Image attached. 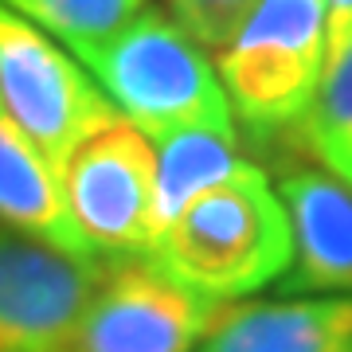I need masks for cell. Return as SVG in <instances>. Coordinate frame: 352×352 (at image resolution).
<instances>
[{
    "label": "cell",
    "instance_id": "5b68a950",
    "mask_svg": "<svg viewBox=\"0 0 352 352\" xmlns=\"http://www.w3.org/2000/svg\"><path fill=\"white\" fill-rule=\"evenodd\" d=\"M63 208L94 263L149 258L157 149L138 126L113 118L55 173Z\"/></svg>",
    "mask_w": 352,
    "mask_h": 352
},
{
    "label": "cell",
    "instance_id": "52a82bcc",
    "mask_svg": "<svg viewBox=\"0 0 352 352\" xmlns=\"http://www.w3.org/2000/svg\"><path fill=\"white\" fill-rule=\"evenodd\" d=\"M102 266L0 223V352H67Z\"/></svg>",
    "mask_w": 352,
    "mask_h": 352
},
{
    "label": "cell",
    "instance_id": "3957f363",
    "mask_svg": "<svg viewBox=\"0 0 352 352\" xmlns=\"http://www.w3.org/2000/svg\"><path fill=\"white\" fill-rule=\"evenodd\" d=\"M215 75L251 141L302 138L325 78V0H258Z\"/></svg>",
    "mask_w": 352,
    "mask_h": 352
},
{
    "label": "cell",
    "instance_id": "ba28073f",
    "mask_svg": "<svg viewBox=\"0 0 352 352\" xmlns=\"http://www.w3.org/2000/svg\"><path fill=\"white\" fill-rule=\"evenodd\" d=\"M274 188L289 219L282 298L352 294V184L329 168H286Z\"/></svg>",
    "mask_w": 352,
    "mask_h": 352
},
{
    "label": "cell",
    "instance_id": "7a4b0ae2",
    "mask_svg": "<svg viewBox=\"0 0 352 352\" xmlns=\"http://www.w3.org/2000/svg\"><path fill=\"white\" fill-rule=\"evenodd\" d=\"M78 63L113 110L149 141L192 126L235 133V113L208 51L196 47L184 28L153 4L90 47Z\"/></svg>",
    "mask_w": 352,
    "mask_h": 352
},
{
    "label": "cell",
    "instance_id": "8fae6325",
    "mask_svg": "<svg viewBox=\"0 0 352 352\" xmlns=\"http://www.w3.org/2000/svg\"><path fill=\"white\" fill-rule=\"evenodd\" d=\"M157 149V180H153V239L164 223H173L200 192L231 180L247 168L239 149V133L219 129H173L164 138H153Z\"/></svg>",
    "mask_w": 352,
    "mask_h": 352
},
{
    "label": "cell",
    "instance_id": "9c48e42d",
    "mask_svg": "<svg viewBox=\"0 0 352 352\" xmlns=\"http://www.w3.org/2000/svg\"><path fill=\"white\" fill-rule=\"evenodd\" d=\"M200 352H352V294L231 302Z\"/></svg>",
    "mask_w": 352,
    "mask_h": 352
},
{
    "label": "cell",
    "instance_id": "7c38bea8",
    "mask_svg": "<svg viewBox=\"0 0 352 352\" xmlns=\"http://www.w3.org/2000/svg\"><path fill=\"white\" fill-rule=\"evenodd\" d=\"M0 4L43 28L75 59H82L90 47H98L126 20H133L149 0H0Z\"/></svg>",
    "mask_w": 352,
    "mask_h": 352
},
{
    "label": "cell",
    "instance_id": "8992f818",
    "mask_svg": "<svg viewBox=\"0 0 352 352\" xmlns=\"http://www.w3.org/2000/svg\"><path fill=\"white\" fill-rule=\"evenodd\" d=\"M227 305L188 289L149 258L102 263L67 352H200Z\"/></svg>",
    "mask_w": 352,
    "mask_h": 352
},
{
    "label": "cell",
    "instance_id": "30bf717a",
    "mask_svg": "<svg viewBox=\"0 0 352 352\" xmlns=\"http://www.w3.org/2000/svg\"><path fill=\"white\" fill-rule=\"evenodd\" d=\"M0 223L16 227L63 254H75L82 263H94L63 208L51 164L32 145V138L16 126L4 102H0Z\"/></svg>",
    "mask_w": 352,
    "mask_h": 352
},
{
    "label": "cell",
    "instance_id": "4fadbf2b",
    "mask_svg": "<svg viewBox=\"0 0 352 352\" xmlns=\"http://www.w3.org/2000/svg\"><path fill=\"white\" fill-rule=\"evenodd\" d=\"M302 141L317 153L321 168L352 184V43L329 63Z\"/></svg>",
    "mask_w": 352,
    "mask_h": 352
},
{
    "label": "cell",
    "instance_id": "9a60e30c",
    "mask_svg": "<svg viewBox=\"0 0 352 352\" xmlns=\"http://www.w3.org/2000/svg\"><path fill=\"white\" fill-rule=\"evenodd\" d=\"M352 43V0H325V71Z\"/></svg>",
    "mask_w": 352,
    "mask_h": 352
},
{
    "label": "cell",
    "instance_id": "5bb4252c",
    "mask_svg": "<svg viewBox=\"0 0 352 352\" xmlns=\"http://www.w3.org/2000/svg\"><path fill=\"white\" fill-rule=\"evenodd\" d=\"M254 4L258 0H168V16L184 28V36L200 51L219 55L243 32Z\"/></svg>",
    "mask_w": 352,
    "mask_h": 352
},
{
    "label": "cell",
    "instance_id": "6da1fadb",
    "mask_svg": "<svg viewBox=\"0 0 352 352\" xmlns=\"http://www.w3.org/2000/svg\"><path fill=\"white\" fill-rule=\"evenodd\" d=\"M149 263L212 302H239L286 274L289 219L258 164L200 192L157 231Z\"/></svg>",
    "mask_w": 352,
    "mask_h": 352
},
{
    "label": "cell",
    "instance_id": "277c9868",
    "mask_svg": "<svg viewBox=\"0 0 352 352\" xmlns=\"http://www.w3.org/2000/svg\"><path fill=\"white\" fill-rule=\"evenodd\" d=\"M0 102L43 153L51 173L122 113L75 55L43 28L0 4Z\"/></svg>",
    "mask_w": 352,
    "mask_h": 352
}]
</instances>
